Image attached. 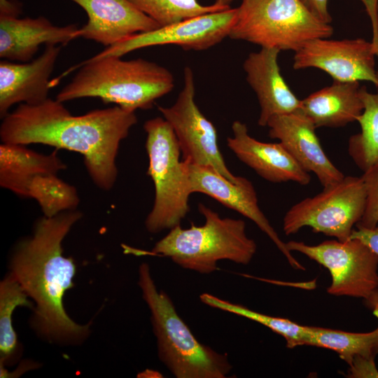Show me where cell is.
<instances>
[{
    "label": "cell",
    "mask_w": 378,
    "mask_h": 378,
    "mask_svg": "<svg viewBox=\"0 0 378 378\" xmlns=\"http://www.w3.org/2000/svg\"><path fill=\"white\" fill-rule=\"evenodd\" d=\"M2 119L3 143L43 144L78 153L93 183L106 191L118 177L120 145L137 122L134 111L118 106L74 115L63 102L50 98L36 105L20 104Z\"/></svg>",
    "instance_id": "obj_1"
},
{
    "label": "cell",
    "mask_w": 378,
    "mask_h": 378,
    "mask_svg": "<svg viewBox=\"0 0 378 378\" xmlns=\"http://www.w3.org/2000/svg\"><path fill=\"white\" fill-rule=\"evenodd\" d=\"M82 218L78 210L43 216L35 224L33 234L15 246L10 273L34 302L31 326L36 333L55 343L75 344L90 333V324L80 325L65 312L63 297L73 287L76 265L62 255V244Z\"/></svg>",
    "instance_id": "obj_2"
},
{
    "label": "cell",
    "mask_w": 378,
    "mask_h": 378,
    "mask_svg": "<svg viewBox=\"0 0 378 378\" xmlns=\"http://www.w3.org/2000/svg\"><path fill=\"white\" fill-rule=\"evenodd\" d=\"M57 94L61 102L96 97L125 110L151 108L155 102L174 88L173 74L165 67L142 58H90Z\"/></svg>",
    "instance_id": "obj_3"
},
{
    "label": "cell",
    "mask_w": 378,
    "mask_h": 378,
    "mask_svg": "<svg viewBox=\"0 0 378 378\" xmlns=\"http://www.w3.org/2000/svg\"><path fill=\"white\" fill-rule=\"evenodd\" d=\"M138 284L151 315L160 360L176 378H225L232 366L227 354L197 340L169 296L158 290L149 265L139 267Z\"/></svg>",
    "instance_id": "obj_4"
},
{
    "label": "cell",
    "mask_w": 378,
    "mask_h": 378,
    "mask_svg": "<svg viewBox=\"0 0 378 378\" xmlns=\"http://www.w3.org/2000/svg\"><path fill=\"white\" fill-rule=\"evenodd\" d=\"M198 210L204 223L189 228L178 225L159 240L147 253L170 258L183 269L209 274L218 269V262L226 260L248 265L257 251L255 241L248 237L241 219L222 218L200 203Z\"/></svg>",
    "instance_id": "obj_5"
},
{
    "label": "cell",
    "mask_w": 378,
    "mask_h": 378,
    "mask_svg": "<svg viewBox=\"0 0 378 378\" xmlns=\"http://www.w3.org/2000/svg\"><path fill=\"white\" fill-rule=\"evenodd\" d=\"M148 175L154 184L153 207L145 220L147 230L158 233L181 225L190 211L192 194L186 164L180 160L181 149L169 123L163 117L145 122Z\"/></svg>",
    "instance_id": "obj_6"
},
{
    "label": "cell",
    "mask_w": 378,
    "mask_h": 378,
    "mask_svg": "<svg viewBox=\"0 0 378 378\" xmlns=\"http://www.w3.org/2000/svg\"><path fill=\"white\" fill-rule=\"evenodd\" d=\"M332 33V26L316 18L300 0H241L229 37L296 52L308 41Z\"/></svg>",
    "instance_id": "obj_7"
},
{
    "label": "cell",
    "mask_w": 378,
    "mask_h": 378,
    "mask_svg": "<svg viewBox=\"0 0 378 378\" xmlns=\"http://www.w3.org/2000/svg\"><path fill=\"white\" fill-rule=\"evenodd\" d=\"M366 200L362 176H344L321 192L292 206L283 218V230L288 236L307 226L314 232L346 241L362 218Z\"/></svg>",
    "instance_id": "obj_8"
},
{
    "label": "cell",
    "mask_w": 378,
    "mask_h": 378,
    "mask_svg": "<svg viewBox=\"0 0 378 378\" xmlns=\"http://www.w3.org/2000/svg\"><path fill=\"white\" fill-rule=\"evenodd\" d=\"M299 252L326 267L331 275L330 295L366 299L378 287V255L358 239L326 240L316 245L291 240Z\"/></svg>",
    "instance_id": "obj_9"
},
{
    "label": "cell",
    "mask_w": 378,
    "mask_h": 378,
    "mask_svg": "<svg viewBox=\"0 0 378 378\" xmlns=\"http://www.w3.org/2000/svg\"><path fill=\"white\" fill-rule=\"evenodd\" d=\"M195 97L194 74L190 67L186 66L183 86L176 102L169 107L158 106L174 130L183 161L211 167L230 181H239L240 176L234 175L225 162L214 124L201 112Z\"/></svg>",
    "instance_id": "obj_10"
},
{
    "label": "cell",
    "mask_w": 378,
    "mask_h": 378,
    "mask_svg": "<svg viewBox=\"0 0 378 378\" xmlns=\"http://www.w3.org/2000/svg\"><path fill=\"white\" fill-rule=\"evenodd\" d=\"M237 18V8L199 15L147 32L139 33L106 47L92 58L122 57L147 47L175 45L186 50H204L229 36Z\"/></svg>",
    "instance_id": "obj_11"
},
{
    "label": "cell",
    "mask_w": 378,
    "mask_h": 378,
    "mask_svg": "<svg viewBox=\"0 0 378 378\" xmlns=\"http://www.w3.org/2000/svg\"><path fill=\"white\" fill-rule=\"evenodd\" d=\"M374 46L362 38L330 40L318 38L295 52L293 69L316 68L329 74L334 81L372 83L378 87Z\"/></svg>",
    "instance_id": "obj_12"
},
{
    "label": "cell",
    "mask_w": 378,
    "mask_h": 378,
    "mask_svg": "<svg viewBox=\"0 0 378 378\" xmlns=\"http://www.w3.org/2000/svg\"><path fill=\"white\" fill-rule=\"evenodd\" d=\"M186 164L192 193L206 195L252 220L268 236L293 269L305 270L287 248L286 243L260 209L255 190L249 180L240 176L239 181L233 182L211 167Z\"/></svg>",
    "instance_id": "obj_13"
},
{
    "label": "cell",
    "mask_w": 378,
    "mask_h": 378,
    "mask_svg": "<svg viewBox=\"0 0 378 378\" xmlns=\"http://www.w3.org/2000/svg\"><path fill=\"white\" fill-rule=\"evenodd\" d=\"M269 136L279 140L298 163L313 172L323 188L340 181L344 175L329 160L316 136L312 122L300 110L272 117Z\"/></svg>",
    "instance_id": "obj_14"
},
{
    "label": "cell",
    "mask_w": 378,
    "mask_h": 378,
    "mask_svg": "<svg viewBox=\"0 0 378 378\" xmlns=\"http://www.w3.org/2000/svg\"><path fill=\"white\" fill-rule=\"evenodd\" d=\"M61 48L46 45L43 52L27 62H0V116L15 104L36 105L48 97L53 71Z\"/></svg>",
    "instance_id": "obj_15"
},
{
    "label": "cell",
    "mask_w": 378,
    "mask_h": 378,
    "mask_svg": "<svg viewBox=\"0 0 378 378\" xmlns=\"http://www.w3.org/2000/svg\"><path fill=\"white\" fill-rule=\"evenodd\" d=\"M87 13L80 37L106 47L132 35L156 29L160 25L128 0H70Z\"/></svg>",
    "instance_id": "obj_16"
},
{
    "label": "cell",
    "mask_w": 378,
    "mask_h": 378,
    "mask_svg": "<svg viewBox=\"0 0 378 378\" xmlns=\"http://www.w3.org/2000/svg\"><path fill=\"white\" fill-rule=\"evenodd\" d=\"M232 136L227 139L228 148L237 158L265 180L279 183L287 181L308 185L311 176L280 143L260 141L249 135L245 123L232 124Z\"/></svg>",
    "instance_id": "obj_17"
},
{
    "label": "cell",
    "mask_w": 378,
    "mask_h": 378,
    "mask_svg": "<svg viewBox=\"0 0 378 378\" xmlns=\"http://www.w3.org/2000/svg\"><path fill=\"white\" fill-rule=\"evenodd\" d=\"M19 16L0 13V57L3 59L29 62L42 44L66 45L80 37V28L76 24L59 27L43 16Z\"/></svg>",
    "instance_id": "obj_18"
},
{
    "label": "cell",
    "mask_w": 378,
    "mask_h": 378,
    "mask_svg": "<svg viewBox=\"0 0 378 378\" xmlns=\"http://www.w3.org/2000/svg\"><path fill=\"white\" fill-rule=\"evenodd\" d=\"M280 50L261 48L248 54L243 64L246 80L255 92L260 108L258 123L267 125L274 115L295 112L300 109L299 99L283 78L278 64Z\"/></svg>",
    "instance_id": "obj_19"
},
{
    "label": "cell",
    "mask_w": 378,
    "mask_h": 378,
    "mask_svg": "<svg viewBox=\"0 0 378 378\" xmlns=\"http://www.w3.org/2000/svg\"><path fill=\"white\" fill-rule=\"evenodd\" d=\"M359 82L334 81L301 99L300 111L316 128L344 127L363 111Z\"/></svg>",
    "instance_id": "obj_20"
},
{
    "label": "cell",
    "mask_w": 378,
    "mask_h": 378,
    "mask_svg": "<svg viewBox=\"0 0 378 378\" xmlns=\"http://www.w3.org/2000/svg\"><path fill=\"white\" fill-rule=\"evenodd\" d=\"M65 168L57 150L42 154L25 145H0V185L18 196L27 197L29 186L36 176L57 174Z\"/></svg>",
    "instance_id": "obj_21"
},
{
    "label": "cell",
    "mask_w": 378,
    "mask_h": 378,
    "mask_svg": "<svg viewBox=\"0 0 378 378\" xmlns=\"http://www.w3.org/2000/svg\"><path fill=\"white\" fill-rule=\"evenodd\" d=\"M360 94L363 103V111L357 119L360 132L349 138L348 152L365 173L378 167V93L369 92L361 86Z\"/></svg>",
    "instance_id": "obj_22"
},
{
    "label": "cell",
    "mask_w": 378,
    "mask_h": 378,
    "mask_svg": "<svg viewBox=\"0 0 378 378\" xmlns=\"http://www.w3.org/2000/svg\"><path fill=\"white\" fill-rule=\"evenodd\" d=\"M378 326L368 332H350L340 330L306 326L302 346H313L335 351L349 365L358 355L376 356Z\"/></svg>",
    "instance_id": "obj_23"
},
{
    "label": "cell",
    "mask_w": 378,
    "mask_h": 378,
    "mask_svg": "<svg viewBox=\"0 0 378 378\" xmlns=\"http://www.w3.org/2000/svg\"><path fill=\"white\" fill-rule=\"evenodd\" d=\"M20 306L32 310L34 308V304L10 272L0 284V368L12 364L18 356L20 349L12 315Z\"/></svg>",
    "instance_id": "obj_24"
},
{
    "label": "cell",
    "mask_w": 378,
    "mask_h": 378,
    "mask_svg": "<svg viewBox=\"0 0 378 378\" xmlns=\"http://www.w3.org/2000/svg\"><path fill=\"white\" fill-rule=\"evenodd\" d=\"M27 197L38 202L46 217L76 210L80 202L76 188L57 177V174H43L34 178Z\"/></svg>",
    "instance_id": "obj_25"
},
{
    "label": "cell",
    "mask_w": 378,
    "mask_h": 378,
    "mask_svg": "<svg viewBox=\"0 0 378 378\" xmlns=\"http://www.w3.org/2000/svg\"><path fill=\"white\" fill-rule=\"evenodd\" d=\"M200 299L202 302L211 307L246 318L268 328L282 336L288 348L302 346L306 326L300 325L288 318L266 315L209 293L201 294Z\"/></svg>",
    "instance_id": "obj_26"
},
{
    "label": "cell",
    "mask_w": 378,
    "mask_h": 378,
    "mask_svg": "<svg viewBox=\"0 0 378 378\" xmlns=\"http://www.w3.org/2000/svg\"><path fill=\"white\" fill-rule=\"evenodd\" d=\"M160 27L199 15L228 8L213 4L204 6L197 0H128Z\"/></svg>",
    "instance_id": "obj_27"
},
{
    "label": "cell",
    "mask_w": 378,
    "mask_h": 378,
    "mask_svg": "<svg viewBox=\"0 0 378 378\" xmlns=\"http://www.w3.org/2000/svg\"><path fill=\"white\" fill-rule=\"evenodd\" d=\"M361 176L366 186L367 200L364 214L356 227L373 228L378 222V167Z\"/></svg>",
    "instance_id": "obj_28"
},
{
    "label": "cell",
    "mask_w": 378,
    "mask_h": 378,
    "mask_svg": "<svg viewBox=\"0 0 378 378\" xmlns=\"http://www.w3.org/2000/svg\"><path fill=\"white\" fill-rule=\"evenodd\" d=\"M375 356H355L349 365L348 377L352 378L378 377V369L374 361Z\"/></svg>",
    "instance_id": "obj_29"
},
{
    "label": "cell",
    "mask_w": 378,
    "mask_h": 378,
    "mask_svg": "<svg viewBox=\"0 0 378 378\" xmlns=\"http://www.w3.org/2000/svg\"><path fill=\"white\" fill-rule=\"evenodd\" d=\"M350 236V239H358L366 244L378 255V222L373 228L356 227Z\"/></svg>",
    "instance_id": "obj_30"
},
{
    "label": "cell",
    "mask_w": 378,
    "mask_h": 378,
    "mask_svg": "<svg viewBox=\"0 0 378 378\" xmlns=\"http://www.w3.org/2000/svg\"><path fill=\"white\" fill-rule=\"evenodd\" d=\"M302 4L319 20L330 24L332 18L328 10V0H300Z\"/></svg>",
    "instance_id": "obj_31"
},
{
    "label": "cell",
    "mask_w": 378,
    "mask_h": 378,
    "mask_svg": "<svg viewBox=\"0 0 378 378\" xmlns=\"http://www.w3.org/2000/svg\"><path fill=\"white\" fill-rule=\"evenodd\" d=\"M370 18L372 29V39L377 57L378 58V0H360Z\"/></svg>",
    "instance_id": "obj_32"
},
{
    "label": "cell",
    "mask_w": 378,
    "mask_h": 378,
    "mask_svg": "<svg viewBox=\"0 0 378 378\" xmlns=\"http://www.w3.org/2000/svg\"><path fill=\"white\" fill-rule=\"evenodd\" d=\"M364 304L372 311L373 315L378 319V287L366 299L363 300ZM374 352L378 354V342L374 347Z\"/></svg>",
    "instance_id": "obj_33"
},
{
    "label": "cell",
    "mask_w": 378,
    "mask_h": 378,
    "mask_svg": "<svg viewBox=\"0 0 378 378\" xmlns=\"http://www.w3.org/2000/svg\"><path fill=\"white\" fill-rule=\"evenodd\" d=\"M234 0H215L214 4L222 6H230V4Z\"/></svg>",
    "instance_id": "obj_34"
}]
</instances>
